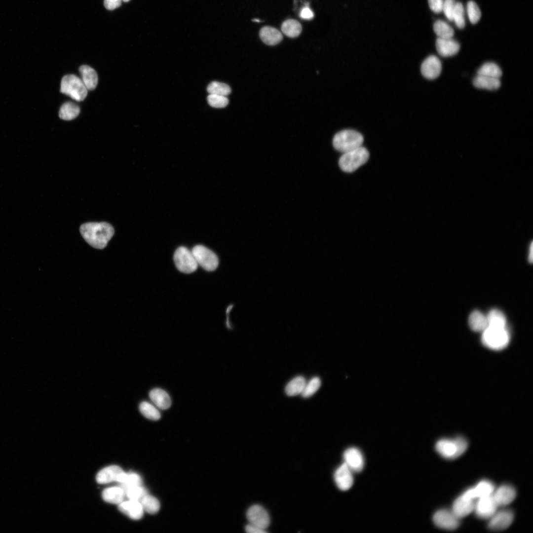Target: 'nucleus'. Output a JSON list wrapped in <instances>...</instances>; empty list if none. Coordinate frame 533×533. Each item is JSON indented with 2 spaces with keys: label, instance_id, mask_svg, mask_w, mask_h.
<instances>
[{
  "label": "nucleus",
  "instance_id": "nucleus-4",
  "mask_svg": "<svg viewBox=\"0 0 533 533\" xmlns=\"http://www.w3.org/2000/svg\"><path fill=\"white\" fill-rule=\"evenodd\" d=\"M363 141V136L358 131L345 129L335 135L333 145L337 151L344 153L362 146Z\"/></svg>",
  "mask_w": 533,
  "mask_h": 533
},
{
  "label": "nucleus",
  "instance_id": "nucleus-20",
  "mask_svg": "<svg viewBox=\"0 0 533 533\" xmlns=\"http://www.w3.org/2000/svg\"><path fill=\"white\" fill-rule=\"evenodd\" d=\"M118 508L122 513L135 520L141 519L144 514V510L138 501L129 499L123 501L118 504Z\"/></svg>",
  "mask_w": 533,
  "mask_h": 533
},
{
  "label": "nucleus",
  "instance_id": "nucleus-47",
  "mask_svg": "<svg viewBox=\"0 0 533 533\" xmlns=\"http://www.w3.org/2000/svg\"><path fill=\"white\" fill-rule=\"evenodd\" d=\"M245 531L248 533H265V530L249 523L245 527Z\"/></svg>",
  "mask_w": 533,
  "mask_h": 533
},
{
  "label": "nucleus",
  "instance_id": "nucleus-49",
  "mask_svg": "<svg viewBox=\"0 0 533 533\" xmlns=\"http://www.w3.org/2000/svg\"><path fill=\"white\" fill-rule=\"evenodd\" d=\"M252 21H253L254 22H260L261 21L260 20H259L258 19H254L252 20Z\"/></svg>",
  "mask_w": 533,
  "mask_h": 533
},
{
  "label": "nucleus",
  "instance_id": "nucleus-1",
  "mask_svg": "<svg viewBox=\"0 0 533 533\" xmlns=\"http://www.w3.org/2000/svg\"><path fill=\"white\" fill-rule=\"evenodd\" d=\"M80 232L84 239L96 249L105 248L114 234V229L107 222H88L82 224Z\"/></svg>",
  "mask_w": 533,
  "mask_h": 533
},
{
  "label": "nucleus",
  "instance_id": "nucleus-48",
  "mask_svg": "<svg viewBox=\"0 0 533 533\" xmlns=\"http://www.w3.org/2000/svg\"><path fill=\"white\" fill-rule=\"evenodd\" d=\"M533 244L532 243L531 245L530 246V249L529 255V261L530 263H532V262H533Z\"/></svg>",
  "mask_w": 533,
  "mask_h": 533
},
{
  "label": "nucleus",
  "instance_id": "nucleus-42",
  "mask_svg": "<svg viewBox=\"0 0 533 533\" xmlns=\"http://www.w3.org/2000/svg\"><path fill=\"white\" fill-rule=\"evenodd\" d=\"M210 106L216 108H223L228 104V100L225 96L209 94L207 98Z\"/></svg>",
  "mask_w": 533,
  "mask_h": 533
},
{
  "label": "nucleus",
  "instance_id": "nucleus-41",
  "mask_svg": "<svg viewBox=\"0 0 533 533\" xmlns=\"http://www.w3.org/2000/svg\"><path fill=\"white\" fill-rule=\"evenodd\" d=\"M466 10L470 22L473 24L477 23L480 19L481 12L476 3L472 0L469 1L467 3Z\"/></svg>",
  "mask_w": 533,
  "mask_h": 533
},
{
  "label": "nucleus",
  "instance_id": "nucleus-11",
  "mask_svg": "<svg viewBox=\"0 0 533 533\" xmlns=\"http://www.w3.org/2000/svg\"><path fill=\"white\" fill-rule=\"evenodd\" d=\"M514 518L513 512L509 509L496 511L489 519L488 528L493 531H501L508 528Z\"/></svg>",
  "mask_w": 533,
  "mask_h": 533
},
{
  "label": "nucleus",
  "instance_id": "nucleus-28",
  "mask_svg": "<svg viewBox=\"0 0 533 533\" xmlns=\"http://www.w3.org/2000/svg\"><path fill=\"white\" fill-rule=\"evenodd\" d=\"M124 491L131 487L142 485V479L137 473L134 472L126 473L124 472L117 482Z\"/></svg>",
  "mask_w": 533,
  "mask_h": 533
},
{
  "label": "nucleus",
  "instance_id": "nucleus-33",
  "mask_svg": "<svg viewBox=\"0 0 533 533\" xmlns=\"http://www.w3.org/2000/svg\"><path fill=\"white\" fill-rule=\"evenodd\" d=\"M433 30L436 35L440 38H452L454 35L453 28L446 22L438 20L433 25Z\"/></svg>",
  "mask_w": 533,
  "mask_h": 533
},
{
  "label": "nucleus",
  "instance_id": "nucleus-34",
  "mask_svg": "<svg viewBox=\"0 0 533 533\" xmlns=\"http://www.w3.org/2000/svg\"><path fill=\"white\" fill-rule=\"evenodd\" d=\"M488 326L495 327H506V320L504 314L497 309L491 310L486 316Z\"/></svg>",
  "mask_w": 533,
  "mask_h": 533
},
{
  "label": "nucleus",
  "instance_id": "nucleus-32",
  "mask_svg": "<svg viewBox=\"0 0 533 533\" xmlns=\"http://www.w3.org/2000/svg\"><path fill=\"white\" fill-rule=\"evenodd\" d=\"M477 75L499 78L502 75V71L496 63L489 62L483 64L478 69Z\"/></svg>",
  "mask_w": 533,
  "mask_h": 533
},
{
  "label": "nucleus",
  "instance_id": "nucleus-10",
  "mask_svg": "<svg viewBox=\"0 0 533 533\" xmlns=\"http://www.w3.org/2000/svg\"><path fill=\"white\" fill-rule=\"evenodd\" d=\"M497 507L491 494L478 498L477 502L475 503L474 510L477 517L489 519L497 511Z\"/></svg>",
  "mask_w": 533,
  "mask_h": 533
},
{
  "label": "nucleus",
  "instance_id": "nucleus-9",
  "mask_svg": "<svg viewBox=\"0 0 533 533\" xmlns=\"http://www.w3.org/2000/svg\"><path fill=\"white\" fill-rule=\"evenodd\" d=\"M433 521L438 528L446 530H454L459 525V519L451 510L443 509L436 511Z\"/></svg>",
  "mask_w": 533,
  "mask_h": 533
},
{
  "label": "nucleus",
  "instance_id": "nucleus-29",
  "mask_svg": "<svg viewBox=\"0 0 533 533\" xmlns=\"http://www.w3.org/2000/svg\"><path fill=\"white\" fill-rule=\"evenodd\" d=\"M306 382V380L303 376L294 378L286 385L285 388L286 394L289 396L301 394Z\"/></svg>",
  "mask_w": 533,
  "mask_h": 533
},
{
  "label": "nucleus",
  "instance_id": "nucleus-50",
  "mask_svg": "<svg viewBox=\"0 0 533 533\" xmlns=\"http://www.w3.org/2000/svg\"><path fill=\"white\" fill-rule=\"evenodd\" d=\"M123 0V1H124V2H128V1H129L130 0Z\"/></svg>",
  "mask_w": 533,
  "mask_h": 533
},
{
  "label": "nucleus",
  "instance_id": "nucleus-8",
  "mask_svg": "<svg viewBox=\"0 0 533 533\" xmlns=\"http://www.w3.org/2000/svg\"><path fill=\"white\" fill-rule=\"evenodd\" d=\"M191 252L198 265L208 271L215 270L219 264L217 255L206 247L197 245L192 249Z\"/></svg>",
  "mask_w": 533,
  "mask_h": 533
},
{
  "label": "nucleus",
  "instance_id": "nucleus-31",
  "mask_svg": "<svg viewBox=\"0 0 533 533\" xmlns=\"http://www.w3.org/2000/svg\"><path fill=\"white\" fill-rule=\"evenodd\" d=\"M79 112L80 109L78 105L74 103L68 102L64 103L61 107L59 116L63 120H70L77 117Z\"/></svg>",
  "mask_w": 533,
  "mask_h": 533
},
{
  "label": "nucleus",
  "instance_id": "nucleus-13",
  "mask_svg": "<svg viewBox=\"0 0 533 533\" xmlns=\"http://www.w3.org/2000/svg\"><path fill=\"white\" fill-rule=\"evenodd\" d=\"M441 71V62L436 56L433 55L425 58L420 67L421 74L428 79H434L438 77Z\"/></svg>",
  "mask_w": 533,
  "mask_h": 533
},
{
  "label": "nucleus",
  "instance_id": "nucleus-12",
  "mask_svg": "<svg viewBox=\"0 0 533 533\" xmlns=\"http://www.w3.org/2000/svg\"><path fill=\"white\" fill-rule=\"evenodd\" d=\"M247 518L250 524L266 530L269 524V517L266 511L261 506L255 505L249 508Z\"/></svg>",
  "mask_w": 533,
  "mask_h": 533
},
{
  "label": "nucleus",
  "instance_id": "nucleus-39",
  "mask_svg": "<svg viewBox=\"0 0 533 533\" xmlns=\"http://www.w3.org/2000/svg\"><path fill=\"white\" fill-rule=\"evenodd\" d=\"M320 385V379L317 377L312 378L308 382L306 381L301 395L304 398L311 396L318 390Z\"/></svg>",
  "mask_w": 533,
  "mask_h": 533
},
{
  "label": "nucleus",
  "instance_id": "nucleus-26",
  "mask_svg": "<svg viewBox=\"0 0 533 533\" xmlns=\"http://www.w3.org/2000/svg\"><path fill=\"white\" fill-rule=\"evenodd\" d=\"M475 87L490 90L497 89L500 86L499 78L477 75L473 80Z\"/></svg>",
  "mask_w": 533,
  "mask_h": 533
},
{
  "label": "nucleus",
  "instance_id": "nucleus-5",
  "mask_svg": "<svg viewBox=\"0 0 533 533\" xmlns=\"http://www.w3.org/2000/svg\"><path fill=\"white\" fill-rule=\"evenodd\" d=\"M369 157V153L364 147L356 149L343 153L339 159V166L345 172H352L365 163Z\"/></svg>",
  "mask_w": 533,
  "mask_h": 533
},
{
  "label": "nucleus",
  "instance_id": "nucleus-27",
  "mask_svg": "<svg viewBox=\"0 0 533 533\" xmlns=\"http://www.w3.org/2000/svg\"><path fill=\"white\" fill-rule=\"evenodd\" d=\"M468 324L474 331L482 332L488 327L487 316L481 312L475 310L469 317Z\"/></svg>",
  "mask_w": 533,
  "mask_h": 533
},
{
  "label": "nucleus",
  "instance_id": "nucleus-3",
  "mask_svg": "<svg viewBox=\"0 0 533 533\" xmlns=\"http://www.w3.org/2000/svg\"><path fill=\"white\" fill-rule=\"evenodd\" d=\"M466 440L460 436L454 439H441L435 444V450L442 457L455 459L461 456L466 450Z\"/></svg>",
  "mask_w": 533,
  "mask_h": 533
},
{
  "label": "nucleus",
  "instance_id": "nucleus-40",
  "mask_svg": "<svg viewBox=\"0 0 533 533\" xmlns=\"http://www.w3.org/2000/svg\"><path fill=\"white\" fill-rule=\"evenodd\" d=\"M453 21L455 22L457 27L459 29H463L465 27L464 9L461 2H456V3Z\"/></svg>",
  "mask_w": 533,
  "mask_h": 533
},
{
  "label": "nucleus",
  "instance_id": "nucleus-38",
  "mask_svg": "<svg viewBox=\"0 0 533 533\" xmlns=\"http://www.w3.org/2000/svg\"><path fill=\"white\" fill-rule=\"evenodd\" d=\"M125 496L129 500L140 501L144 496L147 495L148 491L142 485L130 487L124 490Z\"/></svg>",
  "mask_w": 533,
  "mask_h": 533
},
{
  "label": "nucleus",
  "instance_id": "nucleus-36",
  "mask_svg": "<svg viewBox=\"0 0 533 533\" xmlns=\"http://www.w3.org/2000/svg\"><path fill=\"white\" fill-rule=\"evenodd\" d=\"M139 410L142 414L146 418L157 420L160 418V413L159 411L151 403L144 401L139 405Z\"/></svg>",
  "mask_w": 533,
  "mask_h": 533
},
{
  "label": "nucleus",
  "instance_id": "nucleus-30",
  "mask_svg": "<svg viewBox=\"0 0 533 533\" xmlns=\"http://www.w3.org/2000/svg\"><path fill=\"white\" fill-rule=\"evenodd\" d=\"M281 30L286 36L294 38L300 35L302 31V27L298 21L289 19L282 23Z\"/></svg>",
  "mask_w": 533,
  "mask_h": 533
},
{
  "label": "nucleus",
  "instance_id": "nucleus-14",
  "mask_svg": "<svg viewBox=\"0 0 533 533\" xmlns=\"http://www.w3.org/2000/svg\"><path fill=\"white\" fill-rule=\"evenodd\" d=\"M344 463L353 472H359L362 470L364 460L362 454L356 448L347 449L343 453Z\"/></svg>",
  "mask_w": 533,
  "mask_h": 533
},
{
  "label": "nucleus",
  "instance_id": "nucleus-18",
  "mask_svg": "<svg viewBox=\"0 0 533 533\" xmlns=\"http://www.w3.org/2000/svg\"><path fill=\"white\" fill-rule=\"evenodd\" d=\"M435 45L439 54L444 57L455 55L460 49L459 43L452 38H438L436 40Z\"/></svg>",
  "mask_w": 533,
  "mask_h": 533
},
{
  "label": "nucleus",
  "instance_id": "nucleus-37",
  "mask_svg": "<svg viewBox=\"0 0 533 533\" xmlns=\"http://www.w3.org/2000/svg\"><path fill=\"white\" fill-rule=\"evenodd\" d=\"M209 94L227 96L231 92V88L228 84L216 81H212L207 87Z\"/></svg>",
  "mask_w": 533,
  "mask_h": 533
},
{
  "label": "nucleus",
  "instance_id": "nucleus-45",
  "mask_svg": "<svg viewBox=\"0 0 533 533\" xmlns=\"http://www.w3.org/2000/svg\"><path fill=\"white\" fill-rule=\"evenodd\" d=\"M300 17L303 19L311 20L314 17V13L308 6H305L301 9Z\"/></svg>",
  "mask_w": 533,
  "mask_h": 533
},
{
  "label": "nucleus",
  "instance_id": "nucleus-17",
  "mask_svg": "<svg viewBox=\"0 0 533 533\" xmlns=\"http://www.w3.org/2000/svg\"><path fill=\"white\" fill-rule=\"evenodd\" d=\"M493 496L497 506H505L510 503L516 496L515 488L509 485H503L494 490Z\"/></svg>",
  "mask_w": 533,
  "mask_h": 533
},
{
  "label": "nucleus",
  "instance_id": "nucleus-43",
  "mask_svg": "<svg viewBox=\"0 0 533 533\" xmlns=\"http://www.w3.org/2000/svg\"><path fill=\"white\" fill-rule=\"evenodd\" d=\"M456 2L455 0H444L442 11L446 18L453 21V15Z\"/></svg>",
  "mask_w": 533,
  "mask_h": 533
},
{
  "label": "nucleus",
  "instance_id": "nucleus-24",
  "mask_svg": "<svg viewBox=\"0 0 533 533\" xmlns=\"http://www.w3.org/2000/svg\"><path fill=\"white\" fill-rule=\"evenodd\" d=\"M102 495L106 502L118 505L124 500L125 497L124 490L119 486L106 488L103 491Z\"/></svg>",
  "mask_w": 533,
  "mask_h": 533
},
{
  "label": "nucleus",
  "instance_id": "nucleus-6",
  "mask_svg": "<svg viewBox=\"0 0 533 533\" xmlns=\"http://www.w3.org/2000/svg\"><path fill=\"white\" fill-rule=\"evenodd\" d=\"M60 91L79 102L83 101L87 94V89L82 80L74 75H66L62 78Z\"/></svg>",
  "mask_w": 533,
  "mask_h": 533
},
{
  "label": "nucleus",
  "instance_id": "nucleus-19",
  "mask_svg": "<svg viewBox=\"0 0 533 533\" xmlns=\"http://www.w3.org/2000/svg\"><path fill=\"white\" fill-rule=\"evenodd\" d=\"M474 506L473 499L468 498L461 495L454 501L452 511L460 519L474 511Z\"/></svg>",
  "mask_w": 533,
  "mask_h": 533
},
{
  "label": "nucleus",
  "instance_id": "nucleus-25",
  "mask_svg": "<svg viewBox=\"0 0 533 533\" xmlns=\"http://www.w3.org/2000/svg\"><path fill=\"white\" fill-rule=\"evenodd\" d=\"M150 398L155 405L162 410L169 408L171 400L168 394L160 388H154L150 392Z\"/></svg>",
  "mask_w": 533,
  "mask_h": 533
},
{
  "label": "nucleus",
  "instance_id": "nucleus-46",
  "mask_svg": "<svg viewBox=\"0 0 533 533\" xmlns=\"http://www.w3.org/2000/svg\"><path fill=\"white\" fill-rule=\"evenodd\" d=\"M122 0H104V4L106 9L110 10H113L121 5Z\"/></svg>",
  "mask_w": 533,
  "mask_h": 533
},
{
  "label": "nucleus",
  "instance_id": "nucleus-22",
  "mask_svg": "<svg viewBox=\"0 0 533 533\" xmlns=\"http://www.w3.org/2000/svg\"><path fill=\"white\" fill-rule=\"evenodd\" d=\"M259 35L262 40L268 45H275L279 43L283 38L282 34L278 30L270 26L262 28Z\"/></svg>",
  "mask_w": 533,
  "mask_h": 533
},
{
  "label": "nucleus",
  "instance_id": "nucleus-2",
  "mask_svg": "<svg viewBox=\"0 0 533 533\" xmlns=\"http://www.w3.org/2000/svg\"><path fill=\"white\" fill-rule=\"evenodd\" d=\"M481 340L486 347L495 350L502 349L509 342L510 335L506 327L488 326L482 332Z\"/></svg>",
  "mask_w": 533,
  "mask_h": 533
},
{
  "label": "nucleus",
  "instance_id": "nucleus-15",
  "mask_svg": "<svg viewBox=\"0 0 533 533\" xmlns=\"http://www.w3.org/2000/svg\"><path fill=\"white\" fill-rule=\"evenodd\" d=\"M353 472L343 462L335 471L334 480L338 488L342 491H347L353 483Z\"/></svg>",
  "mask_w": 533,
  "mask_h": 533
},
{
  "label": "nucleus",
  "instance_id": "nucleus-16",
  "mask_svg": "<svg viewBox=\"0 0 533 533\" xmlns=\"http://www.w3.org/2000/svg\"><path fill=\"white\" fill-rule=\"evenodd\" d=\"M494 490V484L490 481L484 480L480 481L474 487L465 491L462 495L468 498L474 500L475 498L491 495Z\"/></svg>",
  "mask_w": 533,
  "mask_h": 533
},
{
  "label": "nucleus",
  "instance_id": "nucleus-44",
  "mask_svg": "<svg viewBox=\"0 0 533 533\" xmlns=\"http://www.w3.org/2000/svg\"><path fill=\"white\" fill-rule=\"evenodd\" d=\"M444 0H428L430 9L436 13L442 12Z\"/></svg>",
  "mask_w": 533,
  "mask_h": 533
},
{
  "label": "nucleus",
  "instance_id": "nucleus-7",
  "mask_svg": "<svg viewBox=\"0 0 533 533\" xmlns=\"http://www.w3.org/2000/svg\"><path fill=\"white\" fill-rule=\"evenodd\" d=\"M174 261L177 269L184 273H191L197 268L198 264L191 251L185 247L177 249L174 255Z\"/></svg>",
  "mask_w": 533,
  "mask_h": 533
},
{
  "label": "nucleus",
  "instance_id": "nucleus-23",
  "mask_svg": "<svg viewBox=\"0 0 533 533\" xmlns=\"http://www.w3.org/2000/svg\"><path fill=\"white\" fill-rule=\"evenodd\" d=\"M79 71L81 79L87 90H94L98 83V76L95 70L89 66L82 65L80 67Z\"/></svg>",
  "mask_w": 533,
  "mask_h": 533
},
{
  "label": "nucleus",
  "instance_id": "nucleus-21",
  "mask_svg": "<svg viewBox=\"0 0 533 533\" xmlns=\"http://www.w3.org/2000/svg\"><path fill=\"white\" fill-rule=\"evenodd\" d=\"M124 472L122 469L117 465H110L99 471L96 475V480L97 482L100 484L117 482Z\"/></svg>",
  "mask_w": 533,
  "mask_h": 533
},
{
  "label": "nucleus",
  "instance_id": "nucleus-35",
  "mask_svg": "<svg viewBox=\"0 0 533 533\" xmlns=\"http://www.w3.org/2000/svg\"><path fill=\"white\" fill-rule=\"evenodd\" d=\"M140 502L144 510L149 514H155L159 510L160 503L158 500L148 494L144 496Z\"/></svg>",
  "mask_w": 533,
  "mask_h": 533
}]
</instances>
